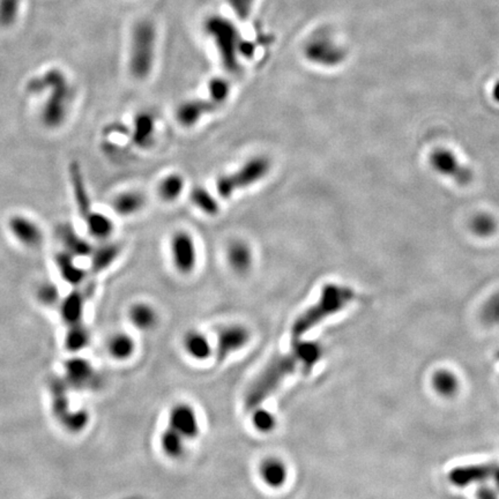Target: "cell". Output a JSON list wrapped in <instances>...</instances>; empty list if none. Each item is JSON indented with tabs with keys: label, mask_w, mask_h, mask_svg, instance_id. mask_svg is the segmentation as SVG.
Returning a JSON list of instances; mask_svg holds the SVG:
<instances>
[{
	"label": "cell",
	"mask_w": 499,
	"mask_h": 499,
	"mask_svg": "<svg viewBox=\"0 0 499 499\" xmlns=\"http://www.w3.org/2000/svg\"><path fill=\"white\" fill-rule=\"evenodd\" d=\"M85 310V296L79 290H73L60 304V316L67 325H75L82 323V316Z\"/></svg>",
	"instance_id": "cb8c5ba5"
},
{
	"label": "cell",
	"mask_w": 499,
	"mask_h": 499,
	"mask_svg": "<svg viewBox=\"0 0 499 499\" xmlns=\"http://www.w3.org/2000/svg\"><path fill=\"white\" fill-rule=\"evenodd\" d=\"M216 106L209 100H189L185 102L180 103L177 106L176 116L177 123L183 127H190L197 125L203 117L207 113H213Z\"/></svg>",
	"instance_id": "5bb4252c"
},
{
	"label": "cell",
	"mask_w": 499,
	"mask_h": 499,
	"mask_svg": "<svg viewBox=\"0 0 499 499\" xmlns=\"http://www.w3.org/2000/svg\"><path fill=\"white\" fill-rule=\"evenodd\" d=\"M306 56L313 63L333 65L340 59L338 51L323 41H312L306 49Z\"/></svg>",
	"instance_id": "4dcf8cb0"
},
{
	"label": "cell",
	"mask_w": 499,
	"mask_h": 499,
	"mask_svg": "<svg viewBox=\"0 0 499 499\" xmlns=\"http://www.w3.org/2000/svg\"><path fill=\"white\" fill-rule=\"evenodd\" d=\"M8 229L17 242L29 249L39 247L43 243L42 229L39 223L25 215H15L8 221Z\"/></svg>",
	"instance_id": "7c38bea8"
},
{
	"label": "cell",
	"mask_w": 499,
	"mask_h": 499,
	"mask_svg": "<svg viewBox=\"0 0 499 499\" xmlns=\"http://www.w3.org/2000/svg\"><path fill=\"white\" fill-rule=\"evenodd\" d=\"M292 355L295 357L297 364L301 363L303 366H313L318 359L319 350L317 348V346L311 342H299L294 349Z\"/></svg>",
	"instance_id": "d590c367"
},
{
	"label": "cell",
	"mask_w": 499,
	"mask_h": 499,
	"mask_svg": "<svg viewBox=\"0 0 499 499\" xmlns=\"http://www.w3.org/2000/svg\"><path fill=\"white\" fill-rule=\"evenodd\" d=\"M156 30L148 20L138 22L132 32L130 51V72L138 80H144L153 70L155 62Z\"/></svg>",
	"instance_id": "277c9868"
},
{
	"label": "cell",
	"mask_w": 499,
	"mask_h": 499,
	"mask_svg": "<svg viewBox=\"0 0 499 499\" xmlns=\"http://www.w3.org/2000/svg\"><path fill=\"white\" fill-rule=\"evenodd\" d=\"M492 95H493V99H495L497 102H499V81L496 84L495 87H493Z\"/></svg>",
	"instance_id": "f35d334b"
},
{
	"label": "cell",
	"mask_w": 499,
	"mask_h": 499,
	"mask_svg": "<svg viewBox=\"0 0 499 499\" xmlns=\"http://www.w3.org/2000/svg\"><path fill=\"white\" fill-rule=\"evenodd\" d=\"M355 297L352 289L345 285L330 283L323 287L319 299L314 305L303 312L292 325V337L301 339L321 320L343 309Z\"/></svg>",
	"instance_id": "6da1fadb"
},
{
	"label": "cell",
	"mask_w": 499,
	"mask_h": 499,
	"mask_svg": "<svg viewBox=\"0 0 499 499\" xmlns=\"http://www.w3.org/2000/svg\"><path fill=\"white\" fill-rule=\"evenodd\" d=\"M471 229L478 237H489L497 230V221L492 215L481 213L471 218Z\"/></svg>",
	"instance_id": "e575fe53"
},
{
	"label": "cell",
	"mask_w": 499,
	"mask_h": 499,
	"mask_svg": "<svg viewBox=\"0 0 499 499\" xmlns=\"http://www.w3.org/2000/svg\"><path fill=\"white\" fill-rule=\"evenodd\" d=\"M170 254L173 267L180 274H191L197 267V244L194 236L187 230L173 234L170 239Z\"/></svg>",
	"instance_id": "52a82bcc"
},
{
	"label": "cell",
	"mask_w": 499,
	"mask_h": 499,
	"mask_svg": "<svg viewBox=\"0 0 499 499\" xmlns=\"http://www.w3.org/2000/svg\"><path fill=\"white\" fill-rule=\"evenodd\" d=\"M296 366L297 362L292 354L272 359L249 385L245 394L246 411H254V408L263 406L294 373Z\"/></svg>",
	"instance_id": "7a4b0ae2"
},
{
	"label": "cell",
	"mask_w": 499,
	"mask_h": 499,
	"mask_svg": "<svg viewBox=\"0 0 499 499\" xmlns=\"http://www.w3.org/2000/svg\"><path fill=\"white\" fill-rule=\"evenodd\" d=\"M160 445L165 457L177 460L185 453V440L171 428L165 429L160 437Z\"/></svg>",
	"instance_id": "f1b7e54d"
},
{
	"label": "cell",
	"mask_w": 499,
	"mask_h": 499,
	"mask_svg": "<svg viewBox=\"0 0 499 499\" xmlns=\"http://www.w3.org/2000/svg\"><path fill=\"white\" fill-rule=\"evenodd\" d=\"M122 254V247L120 244L113 242H104L101 245L93 249L91 254V268L94 273H101L106 271Z\"/></svg>",
	"instance_id": "44dd1931"
},
{
	"label": "cell",
	"mask_w": 499,
	"mask_h": 499,
	"mask_svg": "<svg viewBox=\"0 0 499 499\" xmlns=\"http://www.w3.org/2000/svg\"><path fill=\"white\" fill-rule=\"evenodd\" d=\"M106 348L113 359L125 362L134 355L137 345L132 335H127L126 332H117L109 339Z\"/></svg>",
	"instance_id": "d4e9b609"
},
{
	"label": "cell",
	"mask_w": 499,
	"mask_h": 499,
	"mask_svg": "<svg viewBox=\"0 0 499 499\" xmlns=\"http://www.w3.org/2000/svg\"><path fill=\"white\" fill-rule=\"evenodd\" d=\"M37 299L46 305H55L59 301V290L53 283H44L37 290Z\"/></svg>",
	"instance_id": "74e56055"
},
{
	"label": "cell",
	"mask_w": 499,
	"mask_h": 499,
	"mask_svg": "<svg viewBox=\"0 0 499 499\" xmlns=\"http://www.w3.org/2000/svg\"><path fill=\"white\" fill-rule=\"evenodd\" d=\"M430 164L437 173L460 185L471 183L473 180V173L467 165L462 164L457 155L445 148H437L430 154Z\"/></svg>",
	"instance_id": "9c48e42d"
},
{
	"label": "cell",
	"mask_w": 499,
	"mask_h": 499,
	"mask_svg": "<svg viewBox=\"0 0 499 499\" xmlns=\"http://www.w3.org/2000/svg\"><path fill=\"white\" fill-rule=\"evenodd\" d=\"M205 30L211 39L221 58L222 65L229 72L239 70V55L243 41L239 37L235 25L225 18L211 17L205 22Z\"/></svg>",
	"instance_id": "5b68a950"
},
{
	"label": "cell",
	"mask_w": 499,
	"mask_h": 499,
	"mask_svg": "<svg viewBox=\"0 0 499 499\" xmlns=\"http://www.w3.org/2000/svg\"><path fill=\"white\" fill-rule=\"evenodd\" d=\"M70 182L73 190L74 200L81 218H85L92 211L88 191L86 187L85 178L82 175L80 167L77 162H72L70 165Z\"/></svg>",
	"instance_id": "e0dca14e"
},
{
	"label": "cell",
	"mask_w": 499,
	"mask_h": 499,
	"mask_svg": "<svg viewBox=\"0 0 499 499\" xmlns=\"http://www.w3.org/2000/svg\"><path fill=\"white\" fill-rule=\"evenodd\" d=\"M58 234H59V238L64 244L65 251L72 254L74 258L89 257L92 254L94 247L91 245V243L77 235L70 225L65 223L62 225L58 230Z\"/></svg>",
	"instance_id": "7402d4cb"
},
{
	"label": "cell",
	"mask_w": 499,
	"mask_h": 499,
	"mask_svg": "<svg viewBox=\"0 0 499 499\" xmlns=\"http://www.w3.org/2000/svg\"><path fill=\"white\" fill-rule=\"evenodd\" d=\"M89 332L86 328L85 325L82 323L70 325V330L67 332L66 338H65V346L67 350L72 352H80L82 349L86 348L88 346Z\"/></svg>",
	"instance_id": "1f68e13d"
},
{
	"label": "cell",
	"mask_w": 499,
	"mask_h": 499,
	"mask_svg": "<svg viewBox=\"0 0 499 499\" xmlns=\"http://www.w3.org/2000/svg\"><path fill=\"white\" fill-rule=\"evenodd\" d=\"M89 422V414L86 411H70V414L62 421V424L70 433H80Z\"/></svg>",
	"instance_id": "8d00e7d4"
},
{
	"label": "cell",
	"mask_w": 499,
	"mask_h": 499,
	"mask_svg": "<svg viewBox=\"0 0 499 499\" xmlns=\"http://www.w3.org/2000/svg\"><path fill=\"white\" fill-rule=\"evenodd\" d=\"M251 416V423L252 426L257 433L261 435H268L273 433L276 428V417L271 411H268L266 408L261 407L254 408Z\"/></svg>",
	"instance_id": "d6a6232c"
},
{
	"label": "cell",
	"mask_w": 499,
	"mask_h": 499,
	"mask_svg": "<svg viewBox=\"0 0 499 499\" xmlns=\"http://www.w3.org/2000/svg\"><path fill=\"white\" fill-rule=\"evenodd\" d=\"M251 340V332L241 323H230L222 327L216 337L215 356L218 363H223L229 356L245 348Z\"/></svg>",
	"instance_id": "ba28073f"
},
{
	"label": "cell",
	"mask_w": 499,
	"mask_h": 499,
	"mask_svg": "<svg viewBox=\"0 0 499 499\" xmlns=\"http://www.w3.org/2000/svg\"><path fill=\"white\" fill-rule=\"evenodd\" d=\"M169 428L180 433L185 440L197 438L200 433L197 411L185 402L175 404L169 413Z\"/></svg>",
	"instance_id": "8fae6325"
},
{
	"label": "cell",
	"mask_w": 499,
	"mask_h": 499,
	"mask_svg": "<svg viewBox=\"0 0 499 499\" xmlns=\"http://www.w3.org/2000/svg\"><path fill=\"white\" fill-rule=\"evenodd\" d=\"M55 263H56L57 268L59 271L60 276L68 285L77 287L85 280V270L81 268L80 266H77L75 264V258L66 251L57 254V257L55 258Z\"/></svg>",
	"instance_id": "603a6c76"
},
{
	"label": "cell",
	"mask_w": 499,
	"mask_h": 499,
	"mask_svg": "<svg viewBox=\"0 0 499 499\" xmlns=\"http://www.w3.org/2000/svg\"><path fill=\"white\" fill-rule=\"evenodd\" d=\"M272 169V162L265 155H257L244 162L238 169L232 173H222L215 182L218 197L230 199L238 191L246 190L261 183L268 176Z\"/></svg>",
	"instance_id": "3957f363"
},
{
	"label": "cell",
	"mask_w": 499,
	"mask_h": 499,
	"mask_svg": "<svg viewBox=\"0 0 499 499\" xmlns=\"http://www.w3.org/2000/svg\"><path fill=\"white\" fill-rule=\"evenodd\" d=\"M258 474L261 482L271 489H280L288 480V468L278 457H266L261 460Z\"/></svg>",
	"instance_id": "9a60e30c"
},
{
	"label": "cell",
	"mask_w": 499,
	"mask_h": 499,
	"mask_svg": "<svg viewBox=\"0 0 499 499\" xmlns=\"http://www.w3.org/2000/svg\"><path fill=\"white\" fill-rule=\"evenodd\" d=\"M67 385L65 382L55 379L51 383V397H53V411L57 420L62 422L67 415L70 414V400L67 395Z\"/></svg>",
	"instance_id": "f546056e"
},
{
	"label": "cell",
	"mask_w": 499,
	"mask_h": 499,
	"mask_svg": "<svg viewBox=\"0 0 499 499\" xmlns=\"http://www.w3.org/2000/svg\"><path fill=\"white\" fill-rule=\"evenodd\" d=\"M185 190V180L180 173L167 175L158 187V197L165 203H173L180 199Z\"/></svg>",
	"instance_id": "83f0119b"
},
{
	"label": "cell",
	"mask_w": 499,
	"mask_h": 499,
	"mask_svg": "<svg viewBox=\"0 0 499 499\" xmlns=\"http://www.w3.org/2000/svg\"><path fill=\"white\" fill-rule=\"evenodd\" d=\"M111 206L116 214L123 218H129L144 209L146 206V197L139 191H124L113 198Z\"/></svg>",
	"instance_id": "ffe728a7"
},
{
	"label": "cell",
	"mask_w": 499,
	"mask_h": 499,
	"mask_svg": "<svg viewBox=\"0 0 499 499\" xmlns=\"http://www.w3.org/2000/svg\"><path fill=\"white\" fill-rule=\"evenodd\" d=\"M67 386L75 390H86L97 386L100 378L92 363L81 357H74L65 363V380Z\"/></svg>",
	"instance_id": "30bf717a"
},
{
	"label": "cell",
	"mask_w": 499,
	"mask_h": 499,
	"mask_svg": "<svg viewBox=\"0 0 499 499\" xmlns=\"http://www.w3.org/2000/svg\"><path fill=\"white\" fill-rule=\"evenodd\" d=\"M230 91L232 87L228 81L223 77H214L208 82V95H209L208 100L218 108L229 99Z\"/></svg>",
	"instance_id": "836d02e7"
},
{
	"label": "cell",
	"mask_w": 499,
	"mask_h": 499,
	"mask_svg": "<svg viewBox=\"0 0 499 499\" xmlns=\"http://www.w3.org/2000/svg\"><path fill=\"white\" fill-rule=\"evenodd\" d=\"M46 80L51 85L53 94L43 109V123L50 127L59 126L66 117L67 103L70 95V86L63 73L57 70L49 73Z\"/></svg>",
	"instance_id": "8992f818"
},
{
	"label": "cell",
	"mask_w": 499,
	"mask_h": 499,
	"mask_svg": "<svg viewBox=\"0 0 499 499\" xmlns=\"http://www.w3.org/2000/svg\"><path fill=\"white\" fill-rule=\"evenodd\" d=\"M129 320L132 326L141 332L154 330L158 323V312L154 306L147 302H137L129 310Z\"/></svg>",
	"instance_id": "d6986e66"
},
{
	"label": "cell",
	"mask_w": 499,
	"mask_h": 499,
	"mask_svg": "<svg viewBox=\"0 0 499 499\" xmlns=\"http://www.w3.org/2000/svg\"><path fill=\"white\" fill-rule=\"evenodd\" d=\"M227 264L234 273L247 274L254 267V254L252 246L244 239H232L225 249Z\"/></svg>",
	"instance_id": "4fadbf2b"
},
{
	"label": "cell",
	"mask_w": 499,
	"mask_h": 499,
	"mask_svg": "<svg viewBox=\"0 0 499 499\" xmlns=\"http://www.w3.org/2000/svg\"><path fill=\"white\" fill-rule=\"evenodd\" d=\"M85 221L89 235L97 241H102V242L108 241L115 230L113 220L108 215L100 213V211L92 209V211L86 216Z\"/></svg>",
	"instance_id": "484cf974"
},
{
	"label": "cell",
	"mask_w": 499,
	"mask_h": 499,
	"mask_svg": "<svg viewBox=\"0 0 499 499\" xmlns=\"http://www.w3.org/2000/svg\"><path fill=\"white\" fill-rule=\"evenodd\" d=\"M155 129L156 123L154 116L148 111H141L134 117L133 125L130 132L131 140L137 147H151L154 142Z\"/></svg>",
	"instance_id": "2e32d148"
},
{
	"label": "cell",
	"mask_w": 499,
	"mask_h": 499,
	"mask_svg": "<svg viewBox=\"0 0 499 499\" xmlns=\"http://www.w3.org/2000/svg\"><path fill=\"white\" fill-rule=\"evenodd\" d=\"M191 204L207 216H216L220 213L218 198L204 187H196L190 192Z\"/></svg>",
	"instance_id": "4316f807"
},
{
	"label": "cell",
	"mask_w": 499,
	"mask_h": 499,
	"mask_svg": "<svg viewBox=\"0 0 499 499\" xmlns=\"http://www.w3.org/2000/svg\"><path fill=\"white\" fill-rule=\"evenodd\" d=\"M183 347L187 355L198 362H204L214 352L209 339L204 333L196 330H189L184 335Z\"/></svg>",
	"instance_id": "ac0fdd59"
}]
</instances>
